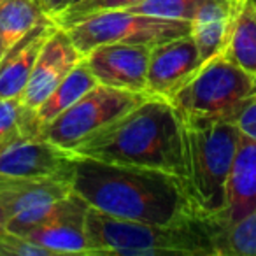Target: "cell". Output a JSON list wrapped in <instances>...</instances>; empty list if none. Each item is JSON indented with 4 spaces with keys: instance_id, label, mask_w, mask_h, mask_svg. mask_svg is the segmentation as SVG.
<instances>
[{
    "instance_id": "obj_22",
    "label": "cell",
    "mask_w": 256,
    "mask_h": 256,
    "mask_svg": "<svg viewBox=\"0 0 256 256\" xmlns=\"http://www.w3.org/2000/svg\"><path fill=\"white\" fill-rule=\"evenodd\" d=\"M202 2L204 0H146L142 4L134 6L126 11L137 12V14L156 16L162 20L190 23Z\"/></svg>"
},
{
    "instance_id": "obj_31",
    "label": "cell",
    "mask_w": 256,
    "mask_h": 256,
    "mask_svg": "<svg viewBox=\"0 0 256 256\" xmlns=\"http://www.w3.org/2000/svg\"><path fill=\"white\" fill-rule=\"evenodd\" d=\"M39 2H40V4H42V0H39Z\"/></svg>"
},
{
    "instance_id": "obj_5",
    "label": "cell",
    "mask_w": 256,
    "mask_h": 256,
    "mask_svg": "<svg viewBox=\"0 0 256 256\" xmlns=\"http://www.w3.org/2000/svg\"><path fill=\"white\" fill-rule=\"evenodd\" d=\"M254 93L256 76L242 70L221 53L204 64L170 102L182 116L230 120L238 106Z\"/></svg>"
},
{
    "instance_id": "obj_20",
    "label": "cell",
    "mask_w": 256,
    "mask_h": 256,
    "mask_svg": "<svg viewBox=\"0 0 256 256\" xmlns=\"http://www.w3.org/2000/svg\"><path fill=\"white\" fill-rule=\"evenodd\" d=\"M20 136H40L34 112L20 100L0 98V148Z\"/></svg>"
},
{
    "instance_id": "obj_25",
    "label": "cell",
    "mask_w": 256,
    "mask_h": 256,
    "mask_svg": "<svg viewBox=\"0 0 256 256\" xmlns=\"http://www.w3.org/2000/svg\"><path fill=\"white\" fill-rule=\"evenodd\" d=\"M230 121L237 126L238 134L256 140V93L238 106V109L230 116Z\"/></svg>"
},
{
    "instance_id": "obj_29",
    "label": "cell",
    "mask_w": 256,
    "mask_h": 256,
    "mask_svg": "<svg viewBox=\"0 0 256 256\" xmlns=\"http://www.w3.org/2000/svg\"><path fill=\"white\" fill-rule=\"evenodd\" d=\"M248 2H249V4H251V6H252V8H254V9H256V0H248Z\"/></svg>"
},
{
    "instance_id": "obj_2",
    "label": "cell",
    "mask_w": 256,
    "mask_h": 256,
    "mask_svg": "<svg viewBox=\"0 0 256 256\" xmlns=\"http://www.w3.org/2000/svg\"><path fill=\"white\" fill-rule=\"evenodd\" d=\"M76 158L153 168L182 179V116L162 96H144L70 151Z\"/></svg>"
},
{
    "instance_id": "obj_11",
    "label": "cell",
    "mask_w": 256,
    "mask_h": 256,
    "mask_svg": "<svg viewBox=\"0 0 256 256\" xmlns=\"http://www.w3.org/2000/svg\"><path fill=\"white\" fill-rule=\"evenodd\" d=\"M202 67L192 34L151 46L146 93L170 100Z\"/></svg>"
},
{
    "instance_id": "obj_23",
    "label": "cell",
    "mask_w": 256,
    "mask_h": 256,
    "mask_svg": "<svg viewBox=\"0 0 256 256\" xmlns=\"http://www.w3.org/2000/svg\"><path fill=\"white\" fill-rule=\"evenodd\" d=\"M142 2H146V0H84V2H79V4H72L64 8L54 16H51V20L58 26H67L72 22H76L78 18L92 14V12L114 11V9H130L137 4H142Z\"/></svg>"
},
{
    "instance_id": "obj_27",
    "label": "cell",
    "mask_w": 256,
    "mask_h": 256,
    "mask_svg": "<svg viewBox=\"0 0 256 256\" xmlns=\"http://www.w3.org/2000/svg\"><path fill=\"white\" fill-rule=\"evenodd\" d=\"M8 234V214H6L4 207L0 206V237Z\"/></svg>"
},
{
    "instance_id": "obj_28",
    "label": "cell",
    "mask_w": 256,
    "mask_h": 256,
    "mask_svg": "<svg viewBox=\"0 0 256 256\" xmlns=\"http://www.w3.org/2000/svg\"><path fill=\"white\" fill-rule=\"evenodd\" d=\"M79 2H84V0H68L67 2V6H72V4H79ZM67 6H65V8H67ZM54 16V14H53Z\"/></svg>"
},
{
    "instance_id": "obj_4",
    "label": "cell",
    "mask_w": 256,
    "mask_h": 256,
    "mask_svg": "<svg viewBox=\"0 0 256 256\" xmlns=\"http://www.w3.org/2000/svg\"><path fill=\"white\" fill-rule=\"evenodd\" d=\"M237 142L238 130L226 118L182 116V184L200 216L212 220L224 209Z\"/></svg>"
},
{
    "instance_id": "obj_1",
    "label": "cell",
    "mask_w": 256,
    "mask_h": 256,
    "mask_svg": "<svg viewBox=\"0 0 256 256\" xmlns=\"http://www.w3.org/2000/svg\"><path fill=\"white\" fill-rule=\"evenodd\" d=\"M72 188L90 209L120 220L172 223L200 216L190 204L182 179L153 168L76 158Z\"/></svg>"
},
{
    "instance_id": "obj_6",
    "label": "cell",
    "mask_w": 256,
    "mask_h": 256,
    "mask_svg": "<svg viewBox=\"0 0 256 256\" xmlns=\"http://www.w3.org/2000/svg\"><path fill=\"white\" fill-rule=\"evenodd\" d=\"M67 30L72 44L84 56L104 44H148L154 46L164 40L190 32L188 22H172L156 16L137 14L126 9L98 11L78 18Z\"/></svg>"
},
{
    "instance_id": "obj_9",
    "label": "cell",
    "mask_w": 256,
    "mask_h": 256,
    "mask_svg": "<svg viewBox=\"0 0 256 256\" xmlns=\"http://www.w3.org/2000/svg\"><path fill=\"white\" fill-rule=\"evenodd\" d=\"M76 156L42 136H20L0 148V181L74 176Z\"/></svg>"
},
{
    "instance_id": "obj_21",
    "label": "cell",
    "mask_w": 256,
    "mask_h": 256,
    "mask_svg": "<svg viewBox=\"0 0 256 256\" xmlns=\"http://www.w3.org/2000/svg\"><path fill=\"white\" fill-rule=\"evenodd\" d=\"M220 256H256V209L224 232Z\"/></svg>"
},
{
    "instance_id": "obj_15",
    "label": "cell",
    "mask_w": 256,
    "mask_h": 256,
    "mask_svg": "<svg viewBox=\"0 0 256 256\" xmlns=\"http://www.w3.org/2000/svg\"><path fill=\"white\" fill-rule=\"evenodd\" d=\"M56 23L51 18L34 26L23 39H20L0 60V98L20 100L40 50Z\"/></svg>"
},
{
    "instance_id": "obj_18",
    "label": "cell",
    "mask_w": 256,
    "mask_h": 256,
    "mask_svg": "<svg viewBox=\"0 0 256 256\" xmlns=\"http://www.w3.org/2000/svg\"><path fill=\"white\" fill-rule=\"evenodd\" d=\"M51 18L39 0H6L0 6V60L34 26Z\"/></svg>"
},
{
    "instance_id": "obj_3",
    "label": "cell",
    "mask_w": 256,
    "mask_h": 256,
    "mask_svg": "<svg viewBox=\"0 0 256 256\" xmlns=\"http://www.w3.org/2000/svg\"><path fill=\"white\" fill-rule=\"evenodd\" d=\"M86 237L90 256H220L221 230L204 216L144 223L88 209Z\"/></svg>"
},
{
    "instance_id": "obj_12",
    "label": "cell",
    "mask_w": 256,
    "mask_h": 256,
    "mask_svg": "<svg viewBox=\"0 0 256 256\" xmlns=\"http://www.w3.org/2000/svg\"><path fill=\"white\" fill-rule=\"evenodd\" d=\"M150 54L151 46L148 44L118 42L95 48L82 58L100 84L148 95L146 81Z\"/></svg>"
},
{
    "instance_id": "obj_13",
    "label": "cell",
    "mask_w": 256,
    "mask_h": 256,
    "mask_svg": "<svg viewBox=\"0 0 256 256\" xmlns=\"http://www.w3.org/2000/svg\"><path fill=\"white\" fill-rule=\"evenodd\" d=\"M81 60L82 54L72 44L67 30L56 25V28L44 42L28 82L20 96L22 106L36 110Z\"/></svg>"
},
{
    "instance_id": "obj_7",
    "label": "cell",
    "mask_w": 256,
    "mask_h": 256,
    "mask_svg": "<svg viewBox=\"0 0 256 256\" xmlns=\"http://www.w3.org/2000/svg\"><path fill=\"white\" fill-rule=\"evenodd\" d=\"M148 95L96 82L67 110L40 128V136L70 153L79 142L107 126Z\"/></svg>"
},
{
    "instance_id": "obj_26",
    "label": "cell",
    "mask_w": 256,
    "mask_h": 256,
    "mask_svg": "<svg viewBox=\"0 0 256 256\" xmlns=\"http://www.w3.org/2000/svg\"><path fill=\"white\" fill-rule=\"evenodd\" d=\"M68 0H42V8L46 9V12L50 16L56 14L58 11H62V9L67 6Z\"/></svg>"
},
{
    "instance_id": "obj_24",
    "label": "cell",
    "mask_w": 256,
    "mask_h": 256,
    "mask_svg": "<svg viewBox=\"0 0 256 256\" xmlns=\"http://www.w3.org/2000/svg\"><path fill=\"white\" fill-rule=\"evenodd\" d=\"M0 256H53L46 248L28 240L22 235L4 234L0 237Z\"/></svg>"
},
{
    "instance_id": "obj_16",
    "label": "cell",
    "mask_w": 256,
    "mask_h": 256,
    "mask_svg": "<svg viewBox=\"0 0 256 256\" xmlns=\"http://www.w3.org/2000/svg\"><path fill=\"white\" fill-rule=\"evenodd\" d=\"M242 0H204L190 22L202 65L224 51Z\"/></svg>"
},
{
    "instance_id": "obj_30",
    "label": "cell",
    "mask_w": 256,
    "mask_h": 256,
    "mask_svg": "<svg viewBox=\"0 0 256 256\" xmlns=\"http://www.w3.org/2000/svg\"><path fill=\"white\" fill-rule=\"evenodd\" d=\"M4 2H6V0H0V6H2V4H4Z\"/></svg>"
},
{
    "instance_id": "obj_8",
    "label": "cell",
    "mask_w": 256,
    "mask_h": 256,
    "mask_svg": "<svg viewBox=\"0 0 256 256\" xmlns=\"http://www.w3.org/2000/svg\"><path fill=\"white\" fill-rule=\"evenodd\" d=\"M74 192L68 178H37L0 181V206L8 214V230L25 235L50 209Z\"/></svg>"
},
{
    "instance_id": "obj_17",
    "label": "cell",
    "mask_w": 256,
    "mask_h": 256,
    "mask_svg": "<svg viewBox=\"0 0 256 256\" xmlns=\"http://www.w3.org/2000/svg\"><path fill=\"white\" fill-rule=\"evenodd\" d=\"M95 84H96L95 76H93V72L90 70L84 58H82V60L62 79L60 84L46 96V100H44L36 110H32L34 121H36L37 128H39V132L44 124L50 123L51 120H54V118L64 112V110H67L72 104H76L82 95H86Z\"/></svg>"
},
{
    "instance_id": "obj_14",
    "label": "cell",
    "mask_w": 256,
    "mask_h": 256,
    "mask_svg": "<svg viewBox=\"0 0 256 256\" xmlns=\"http://www.w3.org/2000/svg\"><path fill=\"white\" fill-rule=\"evenodd\" d=\"M254 209L256 140L238 134L237 151H235V158L226 182V204H224V209L216 218H212V221L221 230V238L228 228L234 226L237 221H240Z\"/></svg>"
},
{
    "instance_id": "obj_19",
    "label": "cell",
    "mask_w": 256,
    "mask_h": 256,
    "mask_svg": "<svg viewBox=\"0 0 256 256\" xmlns=\"http://www.w3.org/2000/svg\"><path fill=\"white\" fill-rule=\"evenodd\" d=\"M223 54L242 70L256 76V9L248 0H242L235 14Z\"/></svg>"
},
{
    "instance_id": "obj_10",
    "label": "cell",
    "mask_w": 256,
    "mask_h": 256,
    "mask_svg": "<svg viewBox=\"0 0 256 256\" xmlns=\"http://www.w3.org/2000/svg\"><path fill=\"white\" fill-rule=\"evenodd\" d=\"M88 204L76 192L58 200L50 212L25 235L28 240L46 248L53 256L86 254L90 256L86 237Z\"/></svg>"
}]
</instances>
